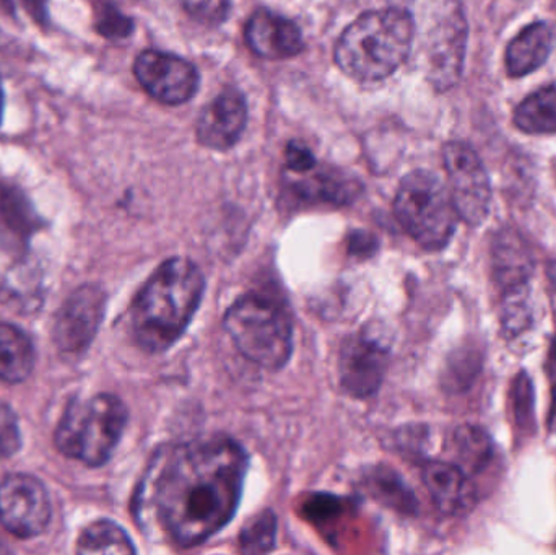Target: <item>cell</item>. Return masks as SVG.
I'll list each match as a JSON object with an SVG mask.
<instances>
[{
	"instance_id": "31",
	"label": "cell",
	"mask_w": 556,
	"mask_h": 555,
	"mask_svg": "<svg viewBox=\"0 0 556 555\" xmlns=\"http://www.w3.org/2000/svg\"><path fill=\"white\" fill-rule=\"evenodd\" d=\"M548 430H551L552 433L556 432V381L554 391H552L551 414H548Z\"/></svg>"
},
{
	"instance_id": "30",
	"label": "cell",
	"mask_w": 556,
	"mask_h": 555,
	"mask_svg": "<svg viewBox=\"0 0 556 555\" xmlns=\"http://www.w3.org/2000/svg\"><path fill=\"white\" fill-rule=\"evenodd\" d=\"M287 166L294 173H306L316 166V159H314L313 152L307 149L304 143L290 142L287 147Z\"/></svg>"
},
{
	"instance_id": "5",
	"label": "cell",
	"mask_w": 556,
	"mask_h": 555,
	"mask_svg": "<svg viewBox=\"0 0 556 555\" xmlns=\"http://www.w3.org/2000/svg\"><path fill=\"white\" fill-rule=\"evenodd\" d=\"M127 419L126 404L114 394L72 401L55 430V445L62 455L84 465H104L116 450Z\"/></svg>"
},
{
	"instance_id": "20",
	"label": "cell",
	"mask_w": 556,
	"mask_h": 555,
	"mask_svg": "<svg viewBox=\"0 0 556 555\" xmlns=\"http://www.w3.org/2000/svg\"><path fill=\"white\" fill-rule=\"evenodd\" d=\"M515 124L526 134H556V87L529 94L516 108Z\"/></svg>"
},
{
	"instance_id": "28",
	"label": "cell",
	"mask_w": 556,
	"mask_h": 555,
	"mask_svg": "<svg viewBox=\"0 0 556 555\" xmlns=\"http://www.w3.org/2000/svg\"><path fill=\"white\" fill-rule=\"evenodd\" d=\"M182 5L198 22L218 25L227 18L230 0H182Z\"/></svg>"
},
{
	"instance_id": "10",
	"label": "cell",
	"mask_w": 556,
	"mask_h": 555,
	"mask_svg": "<svg viewBox=\"0 0 556 555\" xmlns=\"http://www.w3.org/2000/svg\"><path fill=\"white\" fill-rule=\"evenodd\" d=\"M106 295L97 286H81L62 305L54 326V342L67 357L84 354L103 321Z\"/></svg>"
},
{
	"instance_id": "24",
	"label": "cell",
	"mask_w": 556,
	"mask_h": 555,
	"mask_svg": "<svg viewBox=\"0 0 556 555\" xmlns=\"http://www.w3.org/2000/svg\"><path fill=\"white\" fill-rule=\"evenodd\" d=\"M532 300L529 283L508 287L503 293L502 325L509 338H518L532 326Z\"/></svg>"
},
{
	"instance_id": "29",
	"label": "cell",
	"mask_w": 556,
	"mask_h": 555,
	"mask_svg": "<svg viewBox=\"0 0 556 555\" xmlns=\"http://www.w3.org/2000/svg\"><path fill=\"white\" fill-rule=\"evenodd\" d=\"M20 443L22 440H20L15 414L0 401V459L15 455L18 452Z\"/></svg>"
},
{
	"instance_id": "18",
	"label": "cell",
	"mask_w": 556,
	"mask_h": 555,
	"mask_svg": "<svg viewBox=\"0 0 556 555\" xmlns=\"http://www.w3.org/2000/svg\"><path fill=\"white\" fill-rule=\"evenodd\" d=\"M35 358L28 336L16 326L0 323V380L22 383L31 375Z\"/></svg>"
},
{
	"instance_id": "13",
	"label": "cell",
	"mask_w": 556,
	"mask_h": 555,
	"mask_svg": "<svg viewBox=\"0 0 556 555\" xmlns=\"http://www.w3.org/2000/svg\"><path fill=\"white\" fill-rule=\"evenodd\" d=\"M248 121V106L240 91H222L198 121V140L214 150L231 149L240 140Z\"/></svg>"
},
{
	"instance_id": "27",
	"label": "cell",
	"mask_w": 556,
	"mask_h": 555,
	"mask_svg": "<svg viewBox=\"0 0 556 555\" xmlns=\"http://www.w3.org/2000/svg\"><path fill=\"white\" fill-rule=\"evenodd\" d=\"M97 28L104 38L123 39L132 33L134 23L116 7L103 3L97 12Z\"/></svg>"
},
{
	"instance_id": "19",
	"label": "cell",
	"mask_w": 556,
	"mask_h": 555,
	"mask_svg": "<svg viewBox=\"0 0 556 555\" xmlns=\"http://www.w3.org/2000/svg\"><path fill=\"white\" fill-rule=\"evenodd\" d=\"M35 230V214L23 195L0 185V243L22 247Z\"/></svg>"
},
{
	"instance_id": "15",
	"label": "cell",
	"mask_w": 556,
	"mask_h": 555,
	"mask_svg": "<svg viewBox=\"0 0 556 555\" xmlns=\"http://www.w3.org/2000/svg\"><path fill=\"white\" fill-rule=\"evenodd\" d=\"M244 36L254 54L270 61L293 58L303 51V35L296 23L270 10H257L248 22Z\"/></svg>"
},
{
	"instance_id": "21",
	"label": "cell",
	"mask_w": 556,
	"mask_h": 555,
	"mask_svg": "<svg viewBox=\"0 0 556 555\" xmlns=\"http://www.w3.org/2000/svg\"><path fill=\"white\" fill-rule=\"evenodd\" d=\"M78 554L127 555L136 553L132 541L119 525L110 520L91 524L78 538Z\"/></svg>"
},
{
	"instance_id": "22",
	"label": "cell",
	"mask_w": 556,
	"mask_h": 555,
	"mask_svg": "<svg viewBox=\"0 0 556 555\" xmlns=\"http://www.w3.org/2000/svg\"><path fill=\"white\" fill-rule=\"evenodd\" d=\"M358 185L342 173L320 172L306 181L296 182V192L303 199L345 204L356 195Z\"/></svg>"
},
{
	"instance_id": "25",
	"label": "cell",
	"mask_w": 556,
	"mask_h": 555,
	"mask_svg": "<svg viewBox=\"0 0 556 555\" xmlns=\"http://www.w3.org/2000/svg\"><path fill=\"white\" fill-rule=\"evenodd\" d=\"M277 518L273 512H263L243 528L240 537L241 551L247 554H264L276 546Z\"/></svg>"
},
{
	"instance_id": "11",
	"label": "cell",
	"mask_w": 556,
	"mask_h": 555,
	"mask_svg": "<svg viewBox=\"0 0 556 555\" xmlns=\"http://www.w3.org/2000/svg\"><path fill=\"white\" fill-rule=\"evenodd\" d=\"M134 74L150 97L173 106L191 100L199 88L194 65L168 52L143 51L134 64Z\"/></svg>"
},
{
	"instance_id": "26",
	"label": "cell",
	"mask_w": 556,
	"mask_h": 555,
	"mask_svg": "<svg viewBox=\"0 0 556 555\" xmlns=\"http://www.w3.org/2000/svg\"><path fill=\"white\" fill-rule=\"evenodd\" d=\"M513 411H515L516 426L526 432L534 426V387L525 371L516 377L513 384Z\"/></svg>"
},
{
	"instance_id": "1",
	"label": "cell",
	"mask_w": 556,
	"mask_h": 555,
	"mask_svg": "<svg viewBox=\"0 0 556 555\" xmlns=\"http://www.w3.org/2000/svg\"><path fill=\"white\" fill-rule=\"evenodd\" d=\"M247 472L248 455L230 437L182 443L153 463L137 495V518L178 546H198L237 514Z\"/></svg>"
},
{
	"instance_id": "23",
	"label": "cell",
	"mask_w": 556,
	"mask_h": 555,
	"mask_svg": "<svg viewBox=\"0 0 556 555\" xmlns=\"http://www.w3.org/2000/svg\"><path fill=\"white\" fill-rule=\"evenodd\" d=\"M457 458L460 459L464 471L480 472L492 463L493 442L492 437L477 426H463L454 436Z\"/></svg>"
},
{
	"instance_id": "12",
	"label": "cell",
	"mask_w": 556,
	"mask_h": 555,
	"mask_svg": "<svg viewBox=\"0 0 556 555\" xmlns=\"http://www.w3.org/2000/svg\"><path fill=\"white\" fill-rule=\"evenodd\" d=\"M467 46V23L463 10L454 7L430 36L428 78L437 90H450L463 74Z\"/></svg>"
},
{
	"instance_id": "6",
	"label": "cell",
	"mask_w": 556,
	"mask_h": 555,
	"mask_svg": "<svg viewBox=\"0 0 556 555\" xmlns=\"http://www.w3.org/2000/svg\"><path fill=\"white\" fill-rule=\"evenodd\" d=\"M394 211L404 230L428 251L443 250L450 243L459 218L450 189L425 169L402 179Z\"/></svg>"
},
{
	"instance_id": "17",
	"label": "cell",
	"mask_w": 556,
	"mask_h": 555,
	"mask_svg": "<svg viewBox=\"0 0 556 555\" xmlns=\"http://www.w3.org/2000/svg\"><path fill=\"white\" fill-rule=\"evenodd\" d=\"M493 269L503 289L529 283L534 273V261L525 241L513 231L505 230L493 243Z\"/></svg>"
},
{
	"instance_id": "14",
	"label": "cell",
	"mask_w": 556,
	"mask_h": 555,
	"mask_svg": "<svg viewBox=\"0 0 556 555\" xmlns=\"http://www.w3.org/2000/svg\"><path fill=\"white\" fill-rule=\"evenodd\" d=\"M421 479L441 514L460 517L476 507V485L460 466L441 462L427 463L421 469Z\"/></svg>"
},
{
	"instance_id": "7",
	"label": "cell",
	"mask_w": 556,
	"mask_h": 555,
	"mask_svg": "<svg viewBox=\"0 0 556 555\" xmlns=\"http://www.w3.org/2000/svg\"><path fill=\"white\" fill-rule=\"evenodd\" d=\"M443 160L457 215L473 227L483 224L492 204V186L482 160L464 142L446 143Z\"/></svg>"
},
{
	"instance_id": "8",
	"label": "cell",
	"mask_w": 556,
	"mask_h": 555,
	"mask_svg": "<svg viewBox=\"0 0 556 555\" xmlns=\"http://www.w3.org/2000/svg\"><path fill=\"white\" fill-rule=\"evenodd\" d=\"M51 521V501L38 479L10 475L0 482V524L18 538H35Z\"/></svg>"
},
{
	"instance_id": "9",
	"label": "cell",
	"mask_w": 556,
	"mask_h": 555,
	"mask_svg": "<svg viewBox=\"0 0 556 555\" xmlns=\"http://www.w3.org/2000/svg\"><path fill=\"white\" fill-rule=\"evenodd\" d=\"M389 364V349L381 335L368 331L346 339L339 354V380L353 398L371 396L384 380Z\"/></svg>"
},
{
	"instance_id": "2",
	"label": "cell",
	"mask_w": 556,
	"mask_h": 555,
	"mask_svg": "<svg viewBox=\"0 0 556 555\" xmlns=\"http://www.w3.org/2000/svg\"><path fill=\"white\" fill-rule=\"evenodd\" d=\"M205 292V277L194 261L169 257L137 295L132 331L143 351H168L185 335Z\"/></svg>"
},
{
	"instance_id": "32",
	"label": "cell",
	"mask_w": 556,
	"mask_h": 555,
	"mask_svg": "<svg viewBox=\"0 0 556 555\" xmlns=\"http://www.w3.org/2000/svg\"><path fill=\"white\" fill-rule=\"evenodd\" d=\"M547 274L548 279L552 280V283H554V287L556 289V261H552V263L548 264Z\"/></svg>"
},
{
	"instance_id": "33",
	"label": "cell",
	"mask_w": 556,
	"mask_h": 555,
	"mask_svg": "<svg viewBox=\"0 0 556 555\" xmlns=\"http://www.w3.org/2000/svg\"><path fill=\"white\" fill-rule=\"evenodd\" d=\"M2 113H3V90H2V84H0V123H2Z\"/></svg>"
},
{
	"instance_id": "16",
	"label": "cell",
	"mask_w": 556,
	"mask_h": 555,
	"mask_svg": "<svg viewBox=\"0 0 556 555\" xmlns=\"http://www.w3.org/2000/svg\"><path fill=\"white\" fill-rule=\"evenodd\" d=\"M554 48V31L545 22L526 26L506 48V71L509 77H526L541 68Z\"/></svg>"
},
{
	"instance_id": "4",
	"label": "cell",
	"mask_w": 556,
	"mask_h": 555,
	"mask_svg": "<svg viewBox=\"0 0 556 555\" xmlns=\"http://www.w3.org/2000/svg\"><path fill=\"white\" fill-rule=\"evenodd\" d=\"M225 329L238 351L266 370H280L293 352V325L277 299L248 293L225 315Z\"/></svg>"
},
{
	"instance_id": "3",
	"label": "cell",
	"mask_w": 556,
	"mask_h": 555,
	"mask_svg": "<svg viewBox=\"0 0 556 555\" xmlns=\"http://www.w3.org/2000/svg\"><path fill=\"white\" fill-rule=\"evenodd\" d=\"M414 31V18L407 10L391 7L365 13L340 36L337 65L355 80H382L404 64Z\"/></svg>"
}]
</instances>
